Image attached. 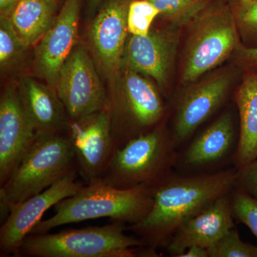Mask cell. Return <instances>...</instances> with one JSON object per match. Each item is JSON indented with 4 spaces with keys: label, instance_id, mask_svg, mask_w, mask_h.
Listing matches in <instances>:
<instances>
[{
    "label": "cell",
    "instance_id": "22",
    "mask_svg": "<svg viewBox=\"0 0 257 257\" xmlns=\"http://www.w3.org/2000/svg\"><path fill=\"white\" fill-rule=\"evenodd\" d=\"M228 3L236 20L242 45L257 47V0H231Z\"/></svg>",
    "mask_w": 257,
    "mask_h": 257
},
{
    "label": "cell",
    "instance_id": "10",
    "mask_svg": "<svg viewBox=\"0 0 257 257\" xmlns=\"http://www.w3.org/2000/svg\"><path fill=\"white\" fill-rule=\"evenodd\" d=\"M77 173L74 172L64 176L40 194L10 206L9 216L0 228L1 256H18L24 240L42 220L44 214L82 188V182L76 180Z\"/></svg>",
    "mask_w": 257,
    "mask_h": 257
},
{
    "label": "cell",
    "instance_id": "2",
    "mask_svg": "<svg viewBox=\"0 0 257 257\" xmlns=\"http://www.w3.org/2000/svg\"><path fill=\"white\" fill-rule=\"evenodd\" d=\"M154 188L140 186L119 189L101 178L83 186L73 196L54 206L55 214L35 225L30 234H44L62 225L98 218L134 224L143 220L153 204Z\"/></svg>",
    "mask_w": 257,
    "mask_h": 257
},
{
    "label": "cell",
    "instance_id": "31",
    "mask_svg": "<svg viewBox=\"0 0 257 257\" xmlns=\"http://www.w3.org/2000/svg\"><path fill=\"white\" fill-rule=\"evenodd\" d=\"M101 0H90V4L92 5V7L93 8H95L96 5L99 4V2H100Z\"/></svg>",
    "mask_w": 257,
    "mask_h": 257
},
{
    "label": "cell",
    "instance_id": "3",
    "mask_svg": "<svg viewBox=\"0 0 257 257\" xmlns=\"http://www.w3.org/2000/svg\"><path fill=\"white\" fill-rule=\"evenodd\" d=\"M126 224L112 221L102 226L29 234L17 257H154L155 252Z\"/></svg>",
    "mask_w": 257,
    "mask_h": 257
},
{
    "label": "cell",
    "instance_id": "1",
    "mask_svg": "<svg viewBox=\"0 0 257 257\" xmlns=\"http://www.w3.org/2000/svg\"><path fill=\"white\" fill-rule=\"evenodd\" d=\"M237 176L235 167L202 175L171 174L154 188L153 204L148 214L140 222L128 225L127 231L148 247L165 248L189 218L232 192Z\"/></svg>",
    "mask_w": 257,
    "mask_h": 257
},
{
    "label": "cell",
    "instance_id": "9",
    "mask_svg": "<svg viewBox=\"0 0 257 257\" xmlns=\"http://www.w3.org/2000/svg\"><path fill=\"white\" fill-rule=\"evenodd\" d=\"M236 77V69L226 67L187 86L177 100L174 116L172 133L177 146L220 107Z\"/></svg>",
    "mask_w": 257,
    "mask_h": 257
},
{
    "label": "cell",
    "instance_id": "20",
    "mask_svg": "<svg viewBox=\"0 0 257 257\" xmlns=\"http://www.w3.org/2000/svg\"><path fill=\"white\" fill-rule=\"evenodd\" d=\"M57 0H20L9 19L25 46L38 43L57 18Z\"/></svg>",
    "mask_w": 257,
    "mask_h": 257
},
{
    "label": "cell",
    "instance_id": "30",
    "mask_svg": "<svg viewBox=\"0 0 257 257\" xmlns=\"http://www.w3.org/2000/svg\"><path fill=\"white\" fill-rule=\"evenodd\" d=\"M179 257H209L207 248L200 246H192L187 248Z\"/></svg>",
    "mask_w": 257,
    "mask_h": 257
},
{
    "label": "cell",
    "instance_id": "24",
    "mask_svg": "<svg viewBox=\"0 0 257 257\" xmlns=\"http://www.w3.org/2000/svg\"><path fill=\"white\" fill-rule=\"evenodd\" d=\"M207 250L209 257H257V246L243 241L235 227Z\"/></svg>",
    "mask_w": 257,
    "mask_h": 257
},
{
    "label": "cell",
    "instance_id": "14",
    "mask_svg": "<svg viewBox=\"0 0 257 257\" xmlns=\"http://www.w3.org/2000/svg\"><path fill=\"white\" fill-rule=\"evenodd\" d=\"M79 15V0H66L60 13L35 49V72L55 89L61 67L77 42Z\"/></svg>",
    "mask_w": 257,
    "mask_h": 257
},
{
    "label": "cell",
    "instance_id": "19",
    "mask_svg": "<svg viewBox=\"0 0 257 257\" xmlns=\"http://www.w3.org/2000/svg\"><path fill=\"white\" fill-rule=\"evenodd\" d=\"M235 139L232 113L224 111L187 147L183 163L190 167H200L219 162L232 149Z\"/></svg>",
    "mask_w": 257,
    "mask_h": 257
},
{
    "label": "cell",
    "instance_id": "5",
    "mask_svg": "<svg viewBox=\"0 0 257 257\" xmlns=\"http://www.w3.org/2000/svg\"><path fill=\"white\" fill-rule=\"evenodd\" d=\"M177 147L172 131L162 123L116 149L101 178L116 188L155 187L172 174Z\"/></svg>",
    "mask_w": 257,
    "mask_h": 257
},
{
    "label": "cell",
    "instance_id": "13",
    "mask_svg": "<svg viewBox=\"0 0 257 257\" xmlns=\"http://www.w3.org/2000/svg\"><path fill=\"white\" fill-rule=\"evenodd\" d=\"M36 138L23 110L18 88L8 86L0 99V187L11 177Z\"/></svg>",
    "mask_w": 257,
    "mask_h": 257
},
{
    "label": "cell",
    "instance_id": "15",
    "mask_svg": "<svg viewBox=\"0 0 257 257\" xmlns=\"http://www.w3.org/2000/svg\"><path fill=\"white\" fill-rule=\"evenodd\" d=\"M231 192L219 197L186 221L166 245L169 254L179 257L192 246L210 247L234 227Z\"/></svg>",
    "mask_w": 257,
    "mask_h": 257
},
{
    "label": "cell",
    "instance_id": "4",
    "mask_svg": "<svg viewBox=\"0 0 257 257\" xmlns=\"http://www.w3.org/2000/svg\"><path fill=\"white\" fill-rule=\"evenodd\" d=\"M74 172H78L75 156L65 133L36 135L18 168L0 187L1 224L9 216L11 204L40 194Z\"/></svg>",
    "mask_w": 257,
    "mask_h": 257
},
{
    "label": "cell",
    "instance_id": "7",
    "mask_svg": "<svg viewBox=\"0 0 257 257\" xmlns=\"http://www.w3.org/2000/svg\"><path fill=\"white\" fill-rule=\"evenodd\" d=\"M126 70L119 97L112 108L107 106L116 149L157 127L166 113L165 104L155 86L143 74Z\"/></svg>",
    "mask_w": 257,
    "mask_h": 257
},
{
    "label": "cell",
    "instance_id": "8",
    "mask_svg": "<svg viewBox=\"0 0 257 257\" xmlns=\"http://www.w3.org/2000/svg\"><path fill=\"white\" fill-rule=\"evenodd\" d=\"M56 92L70 121L87 117L106 105V93L94 62L84 47L76 45L61 67Z\"/></svg>",
    "mask_w": 257,
    "mask_h": 257
},
{
    "label": "cell",
    "instance_id": "16",
    "mask_svg": "<svg viewBox=\"0 0 257 257\" xmlns=\"http://www.w3.org/2000/svg\"><path fill=\"white\" fill-rule=\"evenodd\" d=\"M130 0H109L93 22L90 38L101 65L113 71L121 66L128 39Z\"/></svg>",
    "mask_w": 257,
    "mask_h": 257
},
{
    "label": "cell",
    "instance_id": "17",
    "mask_svg": "<svg viewBox=\"0 0 257 257\" xmlns=\"http://www.w3.org/2000/svg\"><path fill=\"white\" fill-rule=\"evenodd\" d=\"M18 92L36 135L65 133L70 119L55 88L26 76L22 78Z\"/></svg>",
    "mask_w": 257,
    "mask_h": 257
},
{
    "label": "cell",
    "instance_id": "29",
    "mask_svg": "<svg viewBox=\"0 0 257 257\" xmlns=\"http://www.w3.org/2000/svg\"><path fill=\"white\" fill-rule=\"evenodd\" d=\"M20 0H0V17L9 18Z\"/></svg>",
    "mask_w": 257,
    "mask_h": 257
},
{
    "label": "cell",
    "instance_id": "21",
    "mask_svg": "<svg viewBox=\"0 0 257 257\" xmlns=\"http://www.w3.org/2000/svg\"><path fill=\"white\" fill-rule=\"evenodd\" d=\"M160 11V16L170 26L181 29L188 26L211 5V0H147Z\"/></svg>",
    "mask_w": 257,
    "mask_h": 257
},
{
    "label": "cell",
    "instance_id": "26",
    "mask_svg": "<svg viewBox=\"0 0 257 257\" xmlns=\"http://www.w3.org/2000/svg\"><path fill=\"white\" fill-rule=\"evenodd\" d=\"M231 207L234 219L246 225L257 238V199L234 188L231 192Z\"/></svg>",
    "mask_w": 257,
    "mask_h": 257
},
{
    "label": "cell",
    "instance_id": "11",
    "mask_svg": "<svg viewBox=\"0 0 257 257\" xmlns=\"http://www.w3.org/2000/svg\"><path fill=\"white\" fill-rule=\"evenodd\" d=\"M86 182L101 178L116 150L107 105L87 117L70 121L65 132Z\"/></svg>",
    "mask_w": 257,
    "mask_h": 257
},
{
    "label": "cell",
    "instance_id": "12",
    "mask_svg": "<svg viewBox=\"0 0 257 257\" xmlns=\"http://www.w3.org/2000/svg\"><path fill=\"white\" fill-rule=\"evenodd\" d=\"M180 29L169 25L162 30H151L147 36L128 37L121 66L155 79L167 90L175 64Z\"/></svg>",
    "mask_w": 257,
    "mask_h": 257
},
{
    "label": "cell",
    "instance_id": "27",
    "mask_svg": "<svg viewBox=\"0 0 257 257\" xmlns=\"http://www.w3.org/2000/svg\"><path fill=\"white\" fill-rule=\"evenodd\" d=\"M235 188L247 193L257 199V158L246 167L238 170Z\"/></svg>",
    "mask_w": 257,
    "mask_h": 257
},
{
    "label": "cell",
    "instance_id": "6",
    "mask_svg": "<svg viewBox=\"0 0 257 257\" xmlns=\"http://www.w3.org/2000/svg\"><path fill=\"white\" fill-rule=\"evenodd\" d=\"M188 26L180 71L184 87L217 68L242 45L234 15L224 1L211 3Z\"/></svg>",
    "mask_w": 257,
    "mask_h": 257
},
{
    "label": "cell",
    "instance_id": "18",
    "mask_svg": "<svg viewBox=\"0 0 257 257\" xmlns=\"http://www.w3.org/2000/svg\"><path fill=\"white\" fill-rule=\"evenodd\" d=\"M234 94L239 133L233 162L241 170L257 158V71L243 70Z\"/></svg>",
    "mask_w": 257,
    "mask_h": 257
},
{
    "label": "cell",
    "instance_id": "32",
    "mask_svg": "<svg viewBox=\"0 0 257 257\" xmlns=\"http://www.w3.org/2000/svg\"><path fill=\"white\" fill-rule=\"evenodd\" d=\"M222 1L226 2V3H229L231 0H222Z\"/></svg>",
    "mask_w": 257,
    "mask_h": 257
},
{
    "label": "cell",
    "instance_id": "25",
    "mask_svg": "<svg viewBox=\"0 0 257 257\" xmlns=\"http://www.w3.org/2000/svg\"><path fill=\"white\" fill-rule=\"evenodd\" d=\"M27 48L15 33L9 18L0 17V66L9 67L20 58Z\"/></svg>",
    "mask_w": 257,
    "mask_h": 257
},
{
    "label": "cell",
    "instance_id": "23",
    "mask_svg": "<svg viewBox=\"0 0 257 257\" xmlns=\"http://www.w3.org/2000/svg\"><path fill=\"white\" fill-rule=\"evenodd\" d=\"M157 16H160V11L150 2L147 0L130 2L127 13L128 33L135 36H147Z\"/></svg>",
    "mask_w": 257,
    "mask_h": 257
},
{
    "label": "cell",
    "instance_id": "28",
    "mask_svg": "<svg viewBox=\"0 0 257 257\" xmlns=\"http://www.w3.org/2000/svg\"><path fill=\"white\" fill-rule=\"evenodd\" d=\"M235 61L243 70L257 71V47L241 45L234 54Z\"/></svg>",
    "mask_w": 257,
    "mask_h": 257
}]
</instances>
